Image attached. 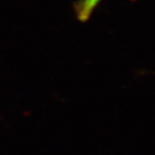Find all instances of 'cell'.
Wrapping results in <instances>:
<instances>
[{"label": "cell", "mask_w": 155, "mask_h": 155, "mask_svg": "<svg viewBox=\"0 0 155 155\" xmlns=\"http://www.w3.org/2000/svg\"><path fill=\"white\" fill-rule=\"evenodd\" d=\"M101 1L102 0H77L74 3V10L77 19L81 23L87 21Z\"/></svg>", "instance_id": "6da1fadb"}]
</instances>
